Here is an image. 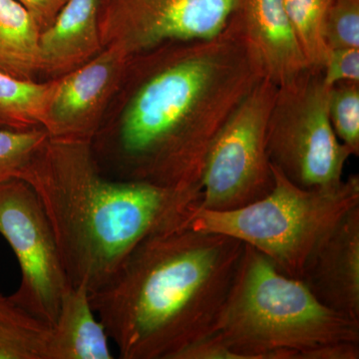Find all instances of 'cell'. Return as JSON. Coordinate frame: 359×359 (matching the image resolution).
I'll return each instance as SVG.
<instances>
[{
	"instance_id": "obj_2",
	"label": "cell",
	"mask_w": 359,
	"mask_h": 359,
	"mask_svg": "<svg viewBox=\"0 0 359 359\" xmlns=\"http://www.w3.org/2000/svg\"><path fill=\"white\" fill-rule=\"evenodd\" d=\"M49 219L70 287L106 285L145 238L190 226L202 187L173 189L111 178L91 142L48 138L20 179Z\"/></svg>"
},
{
	"instance_id": "obj_18",
	"label": "cell",
	"mask_w": 359,
	"mask_h": 359,
	"mask_svg": "<svg viewBox=\"0 0 359 359\" xmlns=\"http://www.w3.org/2000/svg\"><path fill=\"white\" fill-rule=\"evenodd\" d=\"M332 0H283L285 13L309 67L323 69L328 49L323 36Z\"/></svg>"
},
{
	"instance_id": "obj_22",
	"label": "cell",
	"mask_w": 359,
	"mask_h": 359,
	"mask_svg": "<svg viewBox=\"0 0 359 359\" xmlns=\"http://www.w3.org/2000/svg\"><path fill=\"white\" fill-rule=\"evenodd\" d=\"M327 86L339 82H359V48L332 49L323 70Z\"/></svg>"
},
{
	"instance_id": "obj_7",
	"label": "cell",
	"mask_w": 359,
	"mask_h": 359,
	"mask_svg": "<svg viewBox=\"0 0 359 359\" xmlns=\"http://www.w3.org/2000/svg\"><path fill=\"white\" fill-rule=\"evenodd\" d=\"M276 92L278 86L264 77L215 137L201 179V209H240L273 190L275 178L266 148V132Z\"/></svg>"
},
{
	"instance_id": "obj_12",
	"label": "cell",
	"mask_w": 359,
	"mask_h": 359,
	"mask_svg": "<svg viewBox=\"0 0 359 359\" xmlns=\"http://www.w3.org/2000/svg\"><path fill=\"white\" fill-rule=\"evenodd\" d=\"M230 18L240 26L261 59L266 76L276 86L290 83L309 67L283 0H235Z\"/></svg>"
},
{
	"instance_id": "obj_19",
	"label": "cell",
	"mask_w": 359,
	"mask_h": 359,
	"mask_svg": "<svg viewBox=\"0 0 359 359\" xmlns=\"http://www.w3.org/2000/svg\"><path fill=\"white\" fill-rule=\"evenodd\" d=\"M48 138L42 127L20 131L0 129V186L20 180Z\"/></svg>"
},
{
	"instance_id": "obj_11",
	"label": "cell",
	"mask_w": 359,
	"mask_h": 359,
	"mask_svg": "<svg viewBox=\"0 0 359 359\" xmlns=\"http://www.w3.org/2000/svg\"><path fill=\"white\" fill-rule=\"evenodd\" d=\"M301 280L323 306L359 321V205L321 241Z\"/></svg>"
},
{
	"instance_id": "obj_10",
	"label": "cell",
	"mask_w": 359,
	"mask_h": 359,
	"mask_svg": "<svg viewBox=\"0 0 359 359\" xmlns=\"http://www.w3.org/2000/svg\"><path fill=\"white\" fill-rule=\"evenodd\" d=\"M130 56L116 46L55 79L42 128L54 140L92 142L119 89Z\"/></svg>"
},
{
	"instance_id": "obj_1",
	"label": "cell",
	"mask_w": 359,
	"mask_h": 359,
	"mask_svg": "<svg viewBox=\"0 0 359 359\" xmlns=\"http://www.w3.org/2000/svg\"><path fill=\"white\" fill-rule=\"evenodd\" d=\"M264 77L261 59L231 18L212 39L133 54L91 142L97 164L123 181L202 187L215 137Z\"/></svg>"
},
{
	"instance_id": "obj_14",
	"label": "cell",
	"mask_w": 359,
	"mask_h": 359,
	"mask_svg": "<svg viewBox=\"0 0 359 359\" xmlns=\"http://www.w3.org/2000/svg\"><path fill=\"white\" fill-rule=\"evenodd\" d=\"M109 339L87 287H68L50 327L46 359H113Z\"/></svg>"
},
{
	"instance_id": "obj_20",
	"label": "cell",
	"mask_w": 359,
	"mask_h": 359,
	"mask_svg": "<svg viewBox=\"0 0 359 359\" xmlns=\"http://www.w3.org/2000/svg\"><path fill=\"white\" fill-rule=\"evenodd\" d=\"M328 113L339 140L353 156L359 155V82L344 81L332 85Z\"/></svg>"
},
{
	"instance_id": "obj_3",
	"label": "cell",
	"mask_w": 359,
	"mask_h": 359,
	"mask_svg": "<svg viewBox=\"0 0 359 359\" xmlns=\"http://www.w3.org/2000/svg\"><path fill=\"white\" fill-rule=\"evenodd\" d=\"M245 245L192 226L151 236L90 294L121 359H175L211 334Z\"/></svg>"
},
{
	"instance_id": "obj_4",
	"label": "cell",
	"mask_w": 359,
	"mask_h": 359,
	"mask_svg": "<svg viewBox=\"0 0 359 359\" xmlns=\"http://www.w3.org/2000/svg\"><path fill=\"white\" fill-rule=\"evenodd\" d=\"M212 332L238 359L359 358V321L323 306L248 245Z\"/></svg>"
},
{
	"instance_id": "obj_16",
	"label": "cell",
	"mask_w": 359,
	"mask_h": 359,
	"mask_svg": "<svg viewBox=\"0 0 359 359\" xmlns=\"http://www.w3.org/2000/svg\"><path fill=\"white\" fill-rule=\"evenodd\" d=\"M56 81H25L0 72V129L43 126Z\"/></svg>"
},
{
	"instance_id": "obj_17",
	"label": "cell",
	"mask_w": 359,
	"mask_h": 359,
	"mask_svg": "<svg viewBox=\"0 0 359 359\" xmlns=\"http://www.w3.org/2000/svg\"><path fill=\"white\" fill-rule=\"evenodd\" d=\"M50 325L0 294V359H46Z\"/></svg>"
},
{
	"instance_id": "obj_15",
	"label": "cell",
	"mask_w": 359,
	"mask_h": 359,
	"mask_svg": "<svg viewBox=\"0 0 359 359\" xmlns=\"http://www.w3.org/2000/svg\"><path fill=\"white\" fill-rule=\"evenodd\" d=\"M40 33L20 2L0 0V72L25 81H41Z\"/></svg>"
},
{
	"instance_id": "obj_21",
	"label": "cell",
	"mask_w": 359,
	"mask_h": 359,
	"mask_svg": "<svg viewBox=\"0 0 359 359\" xmlns=\"http://www.w3.org/2000/svg\"><path fill=\"white\" fill-rule=\"evenodd\" d=\"M323 36L330 51L359 48V0H332Z\"/></svg>"
},
{
	"instance_id": "obj_9",
	"label": "cell",
	"mask_w": 359,
	"mask_h": 359,
	"mask_svg": "<svg viewBox=\"0 0 359 359\" xmlns=\"http://www.w3.org/2000/svg\"><path fill=\"white\" fill-rule=\"evenodd\" d=\"M233 6L235 0H99L101 41L133 55L165 42L212 39Z\"/></svg>"
},
{
	"instance_id": "obj_8",
	"label": "cell",
	"mask_w": 359,
	"mask_h": 359,
	"mask_svg": "<svg viewBox=\"0 0 359 359\" xmlns=\"http://www.w3.org/2000/svg\"><path fill=\"white\" fill-rule=\"evenodd\" d=\"M0 235L21 269L20 285L11 299L52 327L70 285L49 219L22 180L0 186Z\"/></svg>"
},
{
	"instance_id": "obj_23",
	"label": "cell",
	"mask_w": 359,
	"mask_h": 359,
	"mask_svg": "<svg viewBox=\"0 0 359 359\" xmlns=\"http://www.w3.org/2000/svg\"><path fill=\"white\" fill-rule=\"evenodd\" d=\"M32 14L40 32L53 23L68 0H18Z\"/></svg>"
},
{
	"instance_id": "obj_13",
	"label": "cell",
	"mask_w": 359,
	"mask_h": 359,
	"mask_svg": "<svg viewBox=\"0 0 359 359\" xmlns=\"http://www.w3.org/2000/svg\"><path fill=\"white\" fill-rule=\"evenodd\" d=\"M99 0H68L57 18L40 33V80L58 79L103 50Z\"/></svg>"
},
{
	"instance_id": "obj_6",
	"label": "cell",
	"mask_w": 359,
	"mask_h": 359,
	"mask_svg": "<svg viewBox=\"0 0 359 359\" xmlns=\"http://www.w3.org/2000/svg\"><path fill=\"white\" fill-rule=\"evenodd\" d=\"M323 70L306 68L290 83L278 87L269 115V161L302 188L339 185L344 166L353 156L330 123V87L323 80Z\"/></svg>"
},
{
	"instance_id": "obj_5",
	"label": "cell",
	"mask_w": 359,
	"mask_h": 359,
	"mask_svg": "<svg viewBox=\"0 0 359 359\" xmlns=\"http://www.w3.org/2000/svg\"><path fill=\"white\" fill-rule=\"evenodd\" d=\"M271 168L275 184L268 195L231 211L200 209L190 226L237 238L259 250L285 275L301 280L321 241L359 205V177L351 175L330 188L306 189Z\"/></svg>"
}]
</instances>
